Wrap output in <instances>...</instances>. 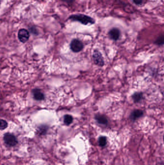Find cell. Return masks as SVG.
<instances>
[{
	"label": "cell",
	"instance_id": "cell-2",
	"mask_svg": "<svg viewBox=\"0 0 164 165\" xmlns=\"http://www.w3.org/2000/svg\"><path fill=\"white\" fill-rule=\"evenodd\" d=\"M3 140L7 145L13 147L17 145L18 140L15 135L10 133H7L3 136Z\"/></svg>",
	"mask_w": 164,
	"mask_h": 165
},
{
	"label": "cell",
	"instance_id": "cell-10",
	"mask_svg": "<svg viewBox=\"0 0 164 165\" xmlns=\"http://www.w3.org/2000/svg\"><path fill=\"white\" fill-rule=\"evenodd\" d=\"M73 117L69 114H67L64 116V122L66 125H69L71 124L73 122Z\"/></svg>",
	"mask_w": 164,
	"mask_h": 165
},
{
	"label": "cell",
	"instance_id": "cell-15",
	"mask_svg": "<svg viewBox=\"0 0 164 165\" xmlns=\"http://www.w3.org/2000/svg\"><path fill=\"white\" fill-rule=\"evenodd\" d=\"M42 127H40L38 130L39 134H43L44 133L46 132L47 130H46V127L45 126H42Z\"/></svg>",
	"mask_w": 164,
	"mask_h": 165
},
{
	"label": "cell",
	"instance_id": "cell-3",
	"mask_svg": "<svg viewBox=\"0 0 164 165\" xmlns=\"http://www.w3.org/2000/svg\"><path fill=\"white\" fill-rule=\"evenodd\" d=\"M70 48L74 52H79L83 48V44L82 41L78 39H74L70 43Z\"/></svg>",
	"mask_w": 164,
	"mask_h": 165
},
{
	"label": "cell",
	"instance_id": "cell-6",
	"mask_svg": "<svg viewBox=\"0 0 164 165\" xmlns=\"http://www.w3.org/2000/svg\"><path fill=\"white\" fill-rule=\"evenodd\" d=\"M110 38L112 40L117 41L119 38L120 35V31L117 28H113L109 30V33Z\"/></svg>",
	"mask_w": 164,
	"mask_h": 165
},
{
	"label": "cell",
	"instance_id": "cell-13",
	"mask_svg": "<svg viewBox=\"0 0 164 165\" xmlns=\"http://www.w3.org/2000/svg\"><path fill=\"white\" fill-rule=\"evenodd\" d=\"M8 123L6 120L0 119V130H5L7 127Z\"/></svg>",
	"mask_w": 164,
	"mask_h": 165
},
{
	"label": "cell",
	"instance_id": "cell-4",
	"mask_svg": "<svg viewBox=\"0 0 164 165\" xmlns=\"http://www.w3.org/2000/svg\"><path fill=\"white\" fill-rule=\"evenodd\" d=\"M93 59L96 65L100 67H102L104 65V61L102 54L97 50L93 52Z\"/></svg>",
	"mask_w": 164,
	"mask_h": 165
},
{
	"label": "cell",
	"instance_id": "cell-16",
	"mask_svg": "<svg viewBox=\"0 0 164 165\" xmlns=\"http://www.w3.org/2000/svg\"><path fill=\"white\" fill-rule=\"evenodd\" d=\"M132 1L136 5L140 6L143 3L144 0H132Z\"/></svg>",
	"mask_w": 164,
	"mask_h": 165
},
{
	"label": "cell",
	"instance_id": "cell-17",
	"mask_svg": "<svg viewBox=\"0 0 164 165\" xmlns=\"http://www.w3.org/2000/svg\"><path fill=\"white\" fill-rule=\"evenodd\" d=\"M63 2L69 4H72L75 2L76 0H62Z\"/></svg>",
	"mask_w": 164,
	"mask_h": 165
},
{
	"label": "cell",
	"instance_id": "cell-9",
	"mask_svg": "<svg viewBox=\"0 0 164 165\" xmlns=\"http://www.w3.org/2000/svg\"><path fill=\"white\" fill-rule=\"evenodd\" d=\"M95 119L96 121H97L99 124L103 125L107 124V118L106 117H104L103 115H100V114H97L95 117Z\"/></svg>",
	"mask_w": 164,
	"mask_h": 165
},
{
	"label": "cell",
	"instance_id": "cell-5",
	"mask_svg": "<svg viewBox=\"0 0 164 165\" xmlns=\"http://www.w3.org/2000/svg\"><path fill=\"white\" fill-rule=\"evenodd\" d=\"M18 37L22 43H26L29 38V32L25 29H22L18 31Z\"/></svg>",
	"mask_w": 164,
	"mask_h": 165
},
{
	"label": "cell",
	"instance_id": "cell-1",
	"mask_svg": "<svg viewBox=\"0 0 164 165\" xmlns=\"http://www.w3.org/2000/svg\"><path fill=\"white\" fill-rule=\"evenodd\" d=\"M68 20L78 22L84 25H93L95 23V20L94 18L83 14L71 15L69 16Z\"/></svg>",
	"mask_w": 164,
	"mask_h": 165
},
{
	"label": "cell",
	"instance_id": "cell-12",
	"mask_svg": "<svg viewBox=\"0 0 164 165\" xmlns=\"http://www.w3.org/2000/svg\"><path fill=\"white\" fill-rule=\"evenodd\" d=\"M106 142H107V140H106V137L104 136H101L99 137L98 143L100 146H104L106 144Z\"/></svg>",
	"mask_w": 164,
	"mask_h": 165
},
{
	"label": "cell",
	"instance_id": "cell-8",
	"mask_svg": "<svg viewBox=\"0 0 164 165\" xmlns=\"http://www.w3.org/2000/svg\"><path fill=\"white\" fill-rule=\"evenodd\" d=\"M143 112L142 110H134V111L131 113V118L132 120H135L138 118L142 117L143 115Z\"/></svg>",
	"mask_w": 164,
	"mask_h": 165
},
{
	"label": "cell",
	"instance_id": "cell-7",
	"mask_svg": "<svg viewBox=\"0 0 164 165\" xmlns=\"http://www.w3.org/2000/svg\"><path fill=\"white\" fill-rule=\"evenodd\" d=\"M34 98L37 100H42L44 99V94L39 89H34L32 91Z\"/></svg>",
	"mask_w": 164,
	"mask_h": 165
},
{
	"label": "cell",
	"instance_id": "cell-14",
	"mask_svg": "<svg viewBox=\"0 0 164 165\" xmlns=\"http://www.w3.org/2000/svg\"><path fill=\"white\" fill-rule=\"evenodd\" d=\"M155 43L158 45H162L164 44V35H161L159 37L155 42Z\"/></svg>",
	"mask_w": 164,
	"mask_h": 165
},
{
	"label": "cell",
	"instance_id": "cell-11",
	"mask_svg": "<svg viewBox=\"0 0 164 165\" xmlns=\"http://www.w3.org/2000/svg\"><path fill=\"white\" fill-rule=\"evenodd\" d=\"M143 98V94L142 93H136L133 94L132 99L135 103H138Z\"/></svg>",
	"mask_w": 164,
	"mask_h": 165
}]
</instances>
